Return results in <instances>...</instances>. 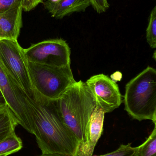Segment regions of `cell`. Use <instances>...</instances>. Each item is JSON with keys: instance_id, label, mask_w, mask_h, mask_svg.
Segmentation results:
<instances>
[{"instance_id": "6da1fadb", "label": "cell", "mask_w": 156, "mask_h": 156, "mask_svg": "<svg viewBox=\"0 0 156 156\" xmlns=\"http://www.w3.org/2000/svg\"><path fill=\"white\" fill-rule=\"evenodd\" d=\"M8 76L16 98L33 126V134L42 155L78 156L80 143L62 122L55 101L44 99L35 92L30 97Z\"/></svg>"}, {"instance_id": "7a4b0ae2", "label": "cell", "mask_w": 156, "mask_h": 156, "mask_svg": "<svg viewBox=\"0 0 156 156\" xmlns=\"http://www.w3.org/2000/svg\"><path fill=\"white\" fill-rule=\"evenodd\" d=\"M55 102L62 122L81 143L96 106L95 99L86 82L76 81Z\"/></svg>"}, {"instance_id": "3957f363", "label": "cell", "mask_w": 156, "mask_h": 156, "mask_svg": "<svg viewBox=\"0 0 156 156\" xmlns=\"http://www.w3.org/2000/svg\"><path fill=\"white\" fill-rule=\"evenodd\" d=\"M125 110L134 120L156 123V70L148 66L125 85Z\"/></svg>"}, {"instance_id": "277c9868", "label": "cell", "mask_w": 156, "mask_h": 156, "mask_svg": "<svg viewBox=\"0 0 156 156\" xmlns=\"http://www.w3.org/2000/svg\"><path fill=\"white\" fill-rule=\"evenodd\" d=\"M27 68L34 90L49 101L57 100L76 82L70 65L59 67L28 62Z\"/></svg>"}, {"instance_id": "5b68a950", "label": "cell", "mask_w": 156, "mask_h": 156, "mask_svg": "<svg viewBox=\"0 0 156 156\" xmlns=\"http://www.w3.org/2000/svg\"><path fill=\"white\" fill-rule=\"evenodd\" d=\"M0 61L5 71L32 97L35 91L29 77L27 61L17 40H0Z\"/></svg>"}, {"instance_id": "8992f818", "label": "cell", "mask_w": 156, "mask_h": 156, "mask_svg": "<svg viewBox=\"0 0 156 156\" xmlns=\"http://www.w3.org/2000/svg\"><path fill=\"white\" fill-rule=\"evenodd\" d=\"M28 62L52 67L70 65L71 49L61 39L45 40L24 49Z\"/></svg>"}, {"instance_id": "52a82bcc", "label": "cell", "mask_w": 156, "mask_h": 156, "mask_svg": "<svg viewBox=\"0 0 156 156\" xmlns=\"http://www.w3.org/2000/svg\"><path fill=\"white\" fill-rule=\"evenodd\" d=\"M96 102L105 113L111 112L123 102L118 84L104 74L93 76L86 82Z\"/></svg>"}, {"instance_id": "ba28073f", "label": "cell", "mask_w": 156, "mask_h": 156, "mask_svg": "<svg viewBox=\"0 0 156 156\" xmlns=\"http://www.w3.org/2000/svg\"><path fill=\"white\" fill-rule=\"evenodd\" d=\"M105 113L98 105L92 113L80 144L78 156H93L95 147L103 131Z\"/></svg>"}, {"instance_id": "9c48e42d", "label": "cell", "mask_w": 156, "mask_h": 156, "mask_svg": "<svg viewBox=\"0 0 156 156\" xmlns=\"http://www.w3.org/2000/svg\"><path fill=\"white\" fill-rule=\"evenodd\" d=\"M0 90L6 101L7 106L18 124L33 134V126L15 94L5 69L0 61Z\"/></svg>"}, {"instance_id": "30bf717a", "label": "cell", "mask_w": 156, "mask_h": 156, "mask_svg": "<svg viewBox=\"0 0 156 156\" xmlns=\"http://www.w3.org/2000/svg\"><path fill=\"white\" fill-rule=\"evenodd\" d=\"M22 1L16 0L6 11L0 12V40H17L23 26Z\"/></svg>"}, {"instance_id": "8fae6325", "label": "cell", "mask_w": 156, "mask_h": 156, "mask_svg": "<svg viewBox=\"0 0 156 156\" xmlns=\"http://www.w3.org/2000/svg\"><path fill=\"white\" fill-rule=\"evenodd\" d=\"M43 4L51 16L56 19H62L73 13L85 12L91 5L89 0H59L56 2L47 0Z\"/></svg>"}, {"instance_id": "7c38bea8", "label": "cell", "mask_w": 156, "mask_h": 156, "mask_svg": "<svg viewBox=\"0 0 156 156\" xmlns=\"http://www.w3.org/2000/svg\"><path fill=\"white\" fill-rule=\"evenodd\" d=\"M18 125L7 105L0 107V140L15 133L16 127Z\"/></svg>"}, {"instance_id": "4fadbf2b", "label": "cell", "mask_w": 156, "mask_h": 156, "mask_svg": "<svg viewBox=\"0 0 156 156\" xmlns=\"http://www.w3.org/2000/svg\"><path fill=\"white\" fill-rule=\"evenodd\" d=\"M23 147V142L15 133L0 140V156H7L14 154Z\"/></svg>"}, {"instance_id": "5bb4252c", "label": "cell", "mask_w": 156, "mask_h": 156, "mask_svg": "<svg viewBox=\"0 0 156 156\" xmlns=\"http://www.w3.org/2000/svg\"><path fill=\"white\" fill-rule=\"evenodd\" d=\"M137 147L138 156H156V123L146 141Z\"/></svg>"}, {"instance_id": "9a60e30c", "label": "cell", "mask_w": 156, "mask_h": 156, "mask_svg": "<svg viewBox=\"0 0 156 156\" xmlns=\"http://www.w3.org/2000/svg\"><path fill=\"white\" fill-rule=\"evenodd\" d=\"M146 39L149 45L153 49L156 48V6L151 11L148 18L146 30Z\"/></svg>"}, {"instance_id": "2e32d148", "label": "cell", "mask_w": 156, "mask_h": 156, "mask_svg": "<svg viewBox=\"0 0 156 156\" xmlns=\"http://www.w3.org/2000/svg\"><path fill=\"white\" fill-rule=\"evenodd\" d=\"M132 143L121 145L115 151L102 155L93 156H138L137 147H132Z\"/></svg>"}, {"instance_id": "e0dca14e", "label": "cell", "mask_w": 156, "mask_h": 156, "mask_svg": "<svg viewBox=\"0 0 156 156\" xmlns=\"http://www.w3.org/2000/svg\"><path fill=\"white\" fill-rule=\"evenodd\" d=\"M89 2L93 8L99 14L104 12L110 7L108 0H89Z\"/></svg>"}, {"instance_id": "ac0fdd59", "label": "cell", "mask_w": 156, "mask_h": 156, "mask_svg": "<svg viewBox=\"0 0 156 156\" xmlns=\"http://www.w3.org/2000/svg\"><path fill=\"white\" fill-rule=\"evenodd\" d=\"M23 10L25 12H29L34 9L38 4L43 3L45 0H21Z\"/></svg>"}, {"instance_id": "d6986e66", "label": "cell", "mask_w": 156, "mask_h": 156, "mask_svg": "<svg viewBox=\"0 0 156 156\" xmlns=\"http://www.w3.org/2000/svg\"><path fill=\"white\" fill-rule=\"evenodd\" d=\"M16 0H0V12L10 8Z\"/></svg>"}, {"instance_id": "ffe728a7", "label": "cell", "mask_w": 156, "mask_h": 156, "mask_svg": "<svg viewBox=\"0 0 156 156\" xmlns=\"http://www.w3.org/2000/svg\"><path fill=\"white\" fill-rule=\"evenodd\" d=\"M7 105L6 101L0 90V107L2 106H6Z\"/></svg>"}, {"instance_id": "44dd1931", "label": "cell", "mask_w": 156, "mask_h": 156, "mask_svg": "<svg viewBox=\"0 0 156 156\" xmlns=\"http://www.w3.org/2000/svg\"><path fill=\"white\" fill-rule=\"evenodd\" d=\"M40 156H68L66 155H62L60 154H47V155H41Z\"/></svg>"}, {"instance_id": "7402d4cb", "label": "cell", "mask_w": 156, "mask_h": 156, "mask_svg": "<svg viewBox=\"0 0 156 156\" xmlns=\"http://www.w3.org/2000/svg\"><path fill=\"white\" fill-rule=\"evenodd\" d=\"M156 51L155 50L154 53V55H153V58H154L155 60H156Z\"/></svg>"}, {"instance_id": "603a6c76", "label": "cell", "mask_w": 156, "mask_h": 156, "mask_svg": "<svg viewBox=\"0 0 156 156\" xmlns=\"http://www.w3.org/2000/svg\"><path fill=\"white\" fill-rule=\"evenodd\" d=\"M50 2H58L59 0H49Z\"/></svg>"}]
</instances>
